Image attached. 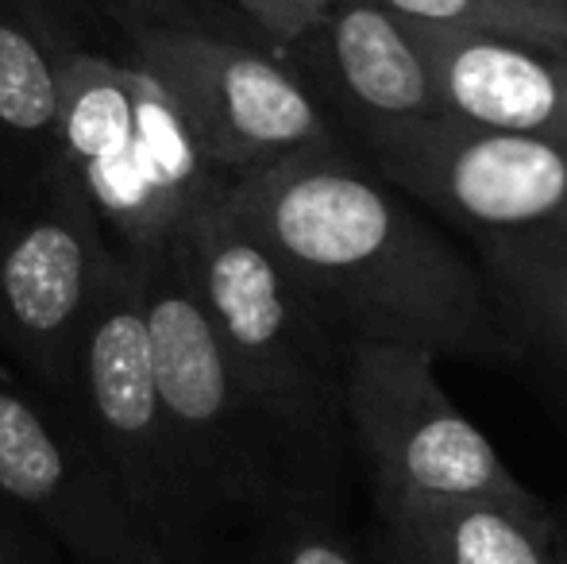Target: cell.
<instances>
[{"instance_id": "21", "label": "cell", "mask_w": 567, "mask_h": 564, "mask_svg": "<svg viewBox=\"0 0 567 564\" xmlns=\"http://www.w3.org/2000/svg\"><path fill=\"white\" fill-rule=\"evenodd\" d=\"M553 522H556V534H560L564 557H567V511H553Z\"/></svg>"}, {"instance_id": "17", "label": "cell", "mask_w": 567, "mask_h": 564, "mask_svg": "<svg viewBox=\"0 0 567 564\" xmlns=\"http://www.w3.org/2000/svg\"><path fill=\"white\" fill-rule=\"evenodd\" d=\"M231 564H371L337 530V514L290 511L262 519L231 545Z\"/></svg>"}, {"instance_id": "1", "label": "cell", "mask_w": 567, "mask_h": 564, "mask_svg": "<svg viewBox=\"0 0 567 564\" xmlns=\"http://www.w3.org/2000/svg\"><path fill=\"white\" fill-rule=\"evenodd\" d=\"M225 202L343 345L502 356L478 264L343 143L239 174L225 182Z\"/></svg>"}, {"instance_id": "20", "label": "cell", "mask_w": 567, "mask_h": 564, "mask_svg": "<svg viewBox=\"0 0 567 564\" xmlns=\"http://www.w3.org/2000/svg\"><path fill=\"white\" fill-rule=\"evenodd\" d=\"M120 20V28H151V23H197L182 0H101Z\"/></svg>"}, {"instance_id": "10", "label": "cell", "mask_w": 567, "mask_h": 564, "mask_svg": "<svg viewBox=\"0 0 567 564\" xmlns=\"http://www.w3.org/2000/svg\"><path fill=\"white\" fill-rule=\"evenodd\" d=\"M0 499L66 564H171L82 425L4 363Z\"/></svg>"}, {"instance_id": "2", "label": "cell", "mask_w": 567, "mask_h": 564, "mask_svg": "<svg viewBox=\"0 0 567 564\" xmlns=\"http://www.w3.org/2000/svg\"><path fill=\"white\" fill-rule=\"evenodd\" d=\"M171 252L239 387L298 457L340 491L351 457L343 425L348 345L267 244L228 209L225 189L182 221Z\"/></svg>"}, {"instance_id": "19", "label": "cell", "mask_w": 567, "mask_h": 564, "mask_svg": "<svg viewBox=\"0 0 567 564\" xmlns=\"http://www.w3.org/2000/svg\"><path fill=\"white\" fill-rule=\"evenodd\" d=\"M0 564H66L0 499Z\"/></svg>"}, {"instance_id": "4", "label": "cell", "mask_w": 567, "mask_h": 564, "mask_svg": "<svg viewBox=\"0 0 567 564\" xmlns=\"http://www.w3.org/2000/svg\"><path fill=\"white\" fill-rule=\"evenodd\" d=\"M78 197L127 259L171 248L182 221L225 189L186 116L132 59L70 51L51 178Z\"/></svg>"}, {"instance_id": "11", "label": "cell", "mask_w": 567, "mask_h": 564, "mask_svg": "<svg viewBox=\"0 0 567 564\" xmlns=\"http://www.w3.org/2000/svg\"><path fill=\"white\" fill-rule=\"evenodd\" d=\"M275 54L301 78L343 147L355 140L363 151L402 124L444 113L413 28L379 0H332Z\"/></svg>"}, {"instance_id": "7", "label": "cell", "mask_w": 567, "mask_h": 564, "mask_svg": "<svg viewBox=\"0 0 567 564\" xmlns=\"http://www.w3.org/2000/svg\"><path fill=\"white\" fill-rule=\"evenodd\" d=\"M127 59L163 85L225 182L340 143L301 78L275 51L247 47L205 23L132 28Z\"/></svg>"}, {"instance_id": "8", "label": "cell", "mask_w": 567, "mask_h": 564, "mask_svg": "<svg viewBox=\"0 0 567 564\" xmlns=\"http://www.w3.org/2000/svg\"><path fill=\"white\" fill-rule=\"evenodd\" d=\"M113 259L93 213L59 182L0 189V363L62 410Z\"/></svg>"}, {"instance_id": "14", "label": "cell", "mask_w": 567, "mask_h": 564, "mask_svg": "<svg viewBox=\"0 0 567 564\" xmlns=\"http://www.w3.org/2000/svg\"><path fill=\"white\" fill-rule=\"evenodd\" d=\"M502 356L567 410V233L475 240Z\"/></svg>"}, {"instance_id": "9", "label": "cell", "mask_w": 567, "mask_h": 564, "mask_svg": "<svg viewBox=\"0 0 567 564\" xmlns=\"http://www.w3.org/2000/svg\"><path fill=\"white\" fill-rule=\"evenodd\" d=\"M363 163L471 240L567 233V143L441 113L371 140Z\"/></svg>"}, {"instance_id": "5", "label": "cell", "mask_w": 567, "mask_h": 564, "mask_svg": "<svg viewBox=\"0 0 567 564\" xmlns=\"http://www.w3.org/2000/svg\"><path fill=\"white\" fill-rule=\"evenodd\" d=\"M171 564H220L166 433L143 317V264L116 252L85 325L66 410Z\"/></svg>"}, {"instance_id": "15", "label": "cell", "mask_w": 567, "mask_h": 564, "mask_svg": "<svg viewBox=\"0 0 567 564\" xmlns=\"http://www.w3.org/2000/svg\"><path fill=\"white\" fill-rule=\"evenodd\" d=\"M70 51L39 16L0 0V189H39L51 178Z\"/></svg>"}, {"instance_id": "6", "label": "cell", "mask_w": 567, "mask_h": 564, "mask_svg": "<svg viewBox=\"0 0 567 564\" xmlns=\"http://www.w3.org/2000/svg\"><path fill=\"white\" fill-rule=\"evenodd\" d=\"M348 444L374 499H514L537 503L498 460L483 429L463 418L436 379V356L410 345L351 340L343 363Z\"/></svg>"}, {"instance_id": "13", "label": "cell", "mask_w": 567, "mask_h": 564, "mask_svg": "<svg viewBox=\"0 0 567 564\" xmlns=\"http://www.w3.org/2000/svg\"><path fill=\"white\" fill-rule=\"evenodd\" d=\"M382 564H567L553 506L514 499H374Z\"/></svg>"}, {"instance_id": "18", "label": "cell", "mask_w": 567, "mask_h": 564, "mask_svg": "<svg viewBox=\"0 0 567 564\" xmlns=\"http://www.w3.org/2000/svg\"><path fill=\"white\" fill-rule=\"evenodd\" d=\"M251 20V28L270 43V51L290 47L301 31H309L332 0H231Z\"/></svg>"}, {"instance_id": "3", "label": "cell", "mask_w": 567, "mask_h": 564, "mask_svg": "<svg viewBox=\"0 0 567 564\" xmlns=\"http://www.w3.org/2000/svg\"><path fill=\"white\" fill-rule=\"evenodd\" d=\"M140 264L166 433L220 553L275 514H337L340 491L298 457L231 376L174 252Z\"/></svg>"}, {"instance_id": "16", "label": "cell", "mask_w": 567, "mask_h": 564, "mask_svg": "<svg viewBox=\"0 0 567 564\" xmlns=\"http://www.w3.org/2000/svg\"><path fill=\"white\" fill-rule=\"evenodd\" d=\"M405 23L567 51V0H379Z\"/></svg>"}, {"instance_id": "12", "label": "cell", "mask_w": 567, "mask_h": 564, "mask_svg": "<svg viewBox=\"0 0 567 564\" xmlns=\"http://www.w3.org/2000/svg\"><path fill=\"white\" fill-rule=\"evenodd\" d=\"M444 113L567 143V51L410 23Z\"/></svg>"}]
</instances>
